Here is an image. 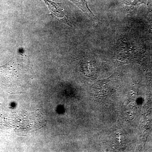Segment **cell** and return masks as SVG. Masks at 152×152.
Masks as SVG:
<instances>
[{
    "label": "cell",
    "mask_w": 152,
    "mask_h": 152,
    "mask_svg": "<svg viewBox=\"0 0 152 152\" xmlns=\"http://www.w3.org/2000/svg\"><path fill=\"white\" fill-rule=\"evenodd\" d=\"M46 4L49 10L52 14L57 18H61L65 20L67 23L68 18H67L64 9L61 7V4L58 3L54 2L49 0H43Z\"/></svg>",
    "instance_id": "6da1fadb"
},
{
    "label": "cell",
    "mask_w": 152,
    "mask_h": 152,
    "mask_svg": "<svg viewBox=\"0 0 152 152\" xmlns=\"http://www.w3.org/2000/svg\"><path fill=\"white\" fill-rule=\"evenodd\" d=\"M75 4L86 15L88 16L90 18L94 21H97V18L94 15L89 8L87 3V0H69Z\"/></svg>",
    "instance_id": "7a4b0ae2"
}]
</instances>
